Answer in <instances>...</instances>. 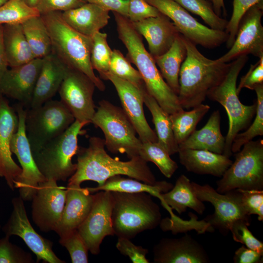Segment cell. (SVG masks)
<instances>
[{
	"mask_svg": "<svg viewBox=\"0 0 263 263\" xmlns=\"http://www.w3.org/2000/svg\"><path fill=\"white\" fill-rule=\"evenodd\" d=\"M104 140L90 138L87 147H79L76 155V169L68 180V185H79L93 181L101 186L115 175H126L144 183L154 185L157 181L147 162L136 156L127 161L113 158L105 150Z\"/></svg>",
	"mask_w": 263,
	"mask_h": 263,
	"instance_id": "6da1fadb",
	"label": "cell"
},
{
	"mask_svg": "<svg viewBox=\"0 0 263 263\" xmlns=\"http://www.w3.org/2000/svg\"><path fill=\"white\" fill-rule=\"evenodd\" d=\"M119 38L127 48V58L135 65L146 90L169 114L183 110L178 96L163 78L155 61L146 49L141 36L129 19L113 12Z\"/></svg>",
	"mask_w": 263,
	"mask_h": 263,
	"instance_id": "7a4b0ae2",
	"label": "cell"
},
{
	"mask_svg": "<svg viewBox=\"0 0 263 263\" xmlns=\"http://www.w3.org/2000/svg\"><path fill=\"white\" fill-rule=\"evenodd\" d=\"M183 38L187 56L179 72L177 96L183 109L188 110L202 104L208 92L223 80L230 62L208 58L197 49L196 45L184 36Z\"/></svg>",
	"mask_w": 263,
	"mask_h": 263,
	"instance_id": "3957f363",
	"label": "cell"
},
{
	"mask_svg": "<svg viewBox=\"0 0 263 263\" xmlns=\"http://www.w3.org/2000/svg\"><path fill=\"white\" fill-rule=\"evenodd\" d=\"M41 16L51 38L52 53L68 67L86 75L99 90L104 91L105 85L95 75L91 63L92 37L82 35L69 26L60 12Z\"/></svg>",
	"mask_w": 263,
	"mask_h": 263,
	"instance_id": "277c9868",
	"label": "cell"
},
{
	"mask_svg": "<svg viewBox=\"0 0 263 263\" xmlns=\"http://www.w3.org/2000/svg\"><path fill=\"white\" fill-rule=\"evenodd\" d=\"M111 192L113 226L118 237L131 239L160 225L162 220L160 208L150 194Z\"/></svg>",
	"mask_w": 263,
	"mask_h": 263,
	"instance_id": "5b68a950",
	"label": "cell"
},
{
	"mask_svg": "<svg viewBox=\"0 0 263 263\" xmlns=\"http://www.w3.org/2000/svg\"><path fill=\"white\" fill-rule=\"evenodd\" d=\"M248 57L241 56L230 62L229 68L221 82L211 89L207 97L220 103L225 109L228 117L229 127L225 137L223 154L230 157L232 154L231 146L236 135L247 129L255 116L257 103L245 105L240 101L237 92L238 75Z\"/></svg>",
	"mask_w": 263,
	"mask_h": 263,
	"instance_id": "8992f818",
	"label": "cell"
},
{
	"mask_svg": "<svg viewBox=\"0 0 263 263\" xmlns=\"http://www.w3.org/2000/svg\"><path fill=\"white\" fill-rule=\"evenodd\" d=\"M88 124L76 120L62 133L32 153L39 171L46 179L66 181L74 174L76 164L72 162L78 149V136L84 132L82 127Z\"/></svg>",
	"mask_w": 263,
	"mask_h": 263,
	"instance_id": "52a82bcc",
	"label": "cell"
},
{
	"mask_svg": "<svg viewBox=\"0 0 263 263\" xmlns=\"http://www.w3.org/2000/svg\"><path fill=\"white\" fill-rule=\"evenodd\" d=\"M91 123L102 130L105 146L109 151L126 153L129 159L139 156L142 142L122 108L107 100H101Z\"/></svg>",
	"mask_w": 263,
	"mask_h": 263,
	"instance_id": "ba28073f",
	"label": "cell"
},
{
	"mask_svg": "<svg viewBox=\"0 0 263 263\" xmlns=\"http://www.w3.org/2000/svg\"><path fill=\"white\" fill-rule=\"evenodd\" d=\"M75 120L61 100L51 99L39 107L27 109L25 130L32 153L64 132Z\"/></svg>",
	"mask_w": 263,
	"mask_h": 263,
	"instance_id": "9c48e42d",
	"label": "cell"
},
{
	"mask_svg": "<svg viewBox=\"0 0 263 263\" xmlns=\"http://www.w3.org/2000/svg\"><path fill=\"white\" fill-rule=\"evenodd\" d=\"M235 153V161L216 182L217 191L263 190V140H251Z\"/></svg>",
	"mask_w": 263,
	"mask_h": 263,
	"instance_id": "30bf717a",
	"label": "cell"
},
{
	"mask_svg": "<svg viewBox=\"0 0 263 263\" xmlns=\"http://www.w3.org/2000/svg\"><path fill=\"white\" fill-rule=\"evenodd\" d=\"M191 185L198 199L203 202H209L214 208V212L204 220L210 231L217 229L226 236L237 221H244L250 224L251 216L241 205L236 189L220 193L208 184L201 185L191 182Z\"/></svg>",
	"mask_w": 263,
	"mask_h": 263,
	"instance_id": "8fae6325",
	"label": "cell"
},
{
	"mask_svg": "<svg viewBox=\"0 0 263 263\" xmlns=\"http://www.w3.org/2000/svg\"><path fill=\"white\" fill-rule=\"evenodd\" d=\"M171 20L179 33L195 45L212 49L226 42L225 31L209 28L197 21L174 0H146Z\"/></svg>",
	"mask_w": 263,
	"mask_h": 263,
	"instance_id": "7c38bea8",
	"label": "cell"
},
{
	"mask_svg": "<svg viewBox=\"0 0 263 263\" xmlns=\"http://www.w3.org/2000/svg\"><path fill=\"white\" fill-rule=\"evenodd\" d=\"M18 117V126L12 138L10 149L20 164L22 172L15 183V188L19 190V196L23 201L32 200L39 185L47 180L34 159L25 130V109L20 103L14 107Z\"/></svg>",
	"mask_w": 263,
	"mask_h": 263,
	"instance_id": "4fadbf2b",
	"label": "cell"
},
{
	"mask_svg": "<svg viewBox=\"0 0 263 263\" xmlns=\"http://www.w3.org/2000/svg\"><path fill=\"white\" fill-rule=\"evenodd\" d=\"M95 86L83 73L68 67L58 90L60 100L76 120L91 123L95 112L93 94Z\"/></svg>",
	"mask_w": 263,
	"mask_h": 263,
	"instance_id": "5bb4252c",
	"label": "cell"
},
{
	"mask_svg": "<svg viewBox=\"0 0 263 263\" xmlns=\"http://www.w3.org/2000/svg\"><path fill=\"white\" fill-rule=\"evenodd\" d=\"M13 210L3 227L5 235L18 236L23 240L36 255L37 262L48 263H64L53 251V243L38 233L31 225L26 213L23 200L20 197L12 200Z\"/></svg>",
	"mask_w": 263,
	"mask_h": 263,
	"instance_id": "9a60e30c",
	"label": "cell"
},
{
	"mask_svg": "<svg viewBox=\"0 0 263 263\" xmlns=\"http://www.w3.org/2000/svg\"><path fill=\"white\" fill-rule=\"evenodd\" d=\"M112 207L111 192L98 191L94 194L89 213L77 229L92 254L100 253V245L106 236L115 235L112 219Z\"/></svg>",
	"mask_w": 263,
	"mask_h": 263,
	"instance_id": "2e32d148",
	"label": "cell"
},
{
	"mask_svg": "<svg viewBox=\"0 0 263 263\" xmlns=\"http://www.w3.org/2000/svg\"><path fill=\"white\" fill-rule=\"evenodd\" d=\"M67 188L57 181L41 183L32 200V218L43 232L55 231L60 221L66 201Z\"/></svg>",
	"mask_w": 263,
	"mask_h": 263,
	"instance_id": "e0dca14e",
	"label": "cell"
},
{
	"mask_svg": "<svg viewBox=\"0 0 263 263\" xmlns=\"http://www.w3.org/2000/svg\"><path fill=\"white\" fill-rule=\"evenodd\" d=\"M263 2L252 6L240 21L234 41L229 50L217 59L228 63L243 55L263 56Z\"/></svg>",
	"mask_w": 263,
	"mask_h": 263,
	"instance_id": "ac0fdd59",
	"label": "cell"
},
{
	"mask_svg": "<svg viewBox=\"0 0 263 263\" xmlns=\"http://www.w3.org/2000/svg\"><path fill=\"white\" fill-rule=\"evenodd\" d=\"M102 79L110 80L114 85L119 96L122 109L132 124L142 142H158L155 132L150 127L145 117L143 92L110 71L105 74Z\"/></svg>",
	"mask_w": 263,
	"mask_h": 263,
	"instance_id": "d6986e66",
	"label": "cell"
},
{
	"mask_svg": "<svg viewBox=\"0 0 263 263\" xmlns=\"http://www.w3.org/2000/svg\"><path fill=\"white\" fill-rule=\"evenodd\" d=\"M42 63V58L8 69L0 82V94L29 109Z\"/></svg>",
	"mask_w": 263,
	"mask_h": 263,
	"instance_id": "ffe728a7",
	"label": "cell"
},
{
	"mask_svg": "<svg viewBox=\"0 0 263 263\" xmlns=\"http://www.w3.org/2000/svg\"><path fill=\"white\" fill-rule=\"evenodd\" d=\"M18 126V117L4 96L0 94V177L9 188L15 189V183L21 173V167L12 157L10 144Z\"/></svg>",
	"mask_w": 263,
	"mask_h": 263,
	"instance_id": "44dd1931",
	"label": "cell"
},
{
	"mask_svg": "<svg viewBox=\"0 0 263 263\" xmlns=\"http://www.w3.org/2000/svg\"><path fill=\"white\" fill-rule=\"evenodd\" d=\"M155 263H208L209 256L203 246L190 235L179 238H164L154 245Z\"/></svg>",
	"mask_w": 263,
	"mask_h": 263,
	"instance_id": "7402d4cb",
	"label": "cell"
},
{
	"mask_svg": "<svg viewBox=\"0 0 263 263\" xmlns=\"http://www.w3.org/2000/svg\"><path fill=\"white\" fill-rule=\"evenodd\" d=\"M132 23L137 32L146 39L150 53L153 57L166 53L180 33L170 19L162 13L157 17Z\"/></svg>",
	"mask_w": 263,
	"mask_h": 263,
	"instance_id": "603a6c76",
	"label": "cell"
},
{
	"mask_svg": "<svg viewBox=\"0 0 263 263\" xmlns=\"http://www.w3.org/2000/svg\"><path fill=\"white\" fill-rule=\"evenodd\" d=\"M65 206L60 221L55 231L59 236L77 229L89 213L94 194L87 188L79 185H68Z\"/></svg>",
	"mask_w": 263,
	"mask_h": 263,
	"instance_id": "cb8c5ba5",
	"label": "cell"
},
{
	"mask_svg": "<svg viewBox=\"0 0 263 263\" xmlns=\"http://www.w3.org/2000/svg\"><path fill=\"white\" fill-rule=\"evenodd\" d=\"M68 69L53 53L42 58L30 108H36L52 99L58 91Z\"/></svg>",
	"mask_w": 263,
	"mask_h": 263,
	"instance_id": "d4e9b609",
	"label": "cell"
},
{
	"mask_svg": "<svg viewBox=\"0 0 263 263\" xmlns=\"http://www.w3.org/2000/svg\"><path fill=\"white\" fill-rule=\"evenodd\" d=\"M180 163L189 171L200 175L221 177L232 161L223 154L207 150L179 149Z\"/></svg>",
	"mask_w": 263,
	"mask_h": 263,
	"instance_id": "484cf974",
	"label": "cell"
},
{
	"mask_svg": "<svg viewBox=\"0 0 263 263\" xmlns=\"http://www.w3.org/2000/svg\"><path fill=\"white\" fill-rule=\"evenodd\" d=\"M109 11L96 4L86 2L61 13L65 22L79 33L92 37L104 27L110 19Z\"/></svg>",
	"mask_w": 263,
	"mask_h": 263,
	"instance_id": "4316f807",
	"label": "cell"
},
{
	"mask_svg": "<svg viewBox=\"0 0 263 263\" xmlns=\"http://www.w3.org/2000/svg\"><path fill=\"white\" fill-rule=\"evenodd\" d=\"M159 199L162 205L170 213L171 217L174 216L172 209L181 214L189 208L200 215L203 214L206 209L204 202L194 193L191 182L184 174L177 178L170 190L161 193Z\"/></svg>",
	"mask_w": 263,
	"mask_h": 263,
	"instance_id": "83f0119b",
	"label": "cell"
},
{
	"mask_svg": "<svg viewBox=\"0 0 263 263\" xmlns=\"http://www.w3.org/2000/svg\"><path fill=\"white\" fill-rule=\"evenodd\" d=\"M221 116L219 110L214 111L206 125L195 130L184 141L178 145L179 149L204 150L223 154L225 137L220 129Z\"/></svg>",
	"mask_w": 263,
	"mask_h": 263,
	"instance_id": "f1b7e54d",
	"label": "cell"
},
{
	"mask_svg": "<svg viewBox=\"0 0 263 263\" xmlns=\"http://www.w3.org/2000/svg\"><path fill=\"white\" fill-rule=\"evenodd\" d=\"M186 56L187 49L183 36L179 33L166 53L153 57L163 78L177 95L179 91V72Z\"/></svg>",
	"mask_w": 263,
	"mask_h": 263,
	"instance_id": "f546056e",
	"label": "cell"
},
{
	"mask_svg": "<svg viewBox=\"0 0 263 263\" xmlns=\"http://www.w3.org/2000/svg\"><path fill=\"white\" fill-rule=\"evenodd\" d=\"M3 43L10 67L26 64L35 58L20 24L2 25Z\"/></svg>",
	"mask_w": 263,
	"mask_h": 263,
	"instance_id": "4dcf8cb0",
	"label": "cell"
},
{
	"mask_svg": "<svg viewBox=\"0 0 263 263\" xmlns=\"http://www.w3.org/2000/svg\"><path fill=\"white\" fill-rule=\"evenodd\" d=\"M173 185L165 181H157L154 185L148 184L133 178L115 175L108 179L101 186L87 188L90 193L101 190L124 192H147L159 199L160 194L170 190Z\"/></svg>",
	"mask_w": 263,
	"mask_h": 263,
	"instance_id": "1f68e13d",
	"label": "cell"
},
{
	"mask_svg": "<svg viewBox=\"0 0 263 263\" xmlns=\"http://www.w3.org/2000/svg\"><path fill=\"white\" fill-rule=\"evenodd\" d=\"M143 96L144 103L152 117L158 143L170 155L178 153L179 147L174 136L169 114L162 108L146 89L143 91Z\"/></svg>",
	"mask_w": 263,
	"mask_h": 263,
	"instance_id": "d6a6232c",
	"label": "cell"
},
{
	"mask_svg": "<svg viewBox=\"0 0 263 263\" xmlns=\"http://www.w3.org/2000/svg\"><path fill=\"white\" fill-rule=\"evenodd\" d=\"M21 25L35 58H43L52 53L51 38L41 15L27 19Z\"/></svg>",
	"mask_w": 263,
	"mask_h": 263,
	"instance_id": "836d02e7",
	"label": "cell"
},
{
	"mask_svg": "<svg viewBox=\"0 0 263 263\" xmlns=\"http://www.w3.org/2000/svg\"><path fill=\"white\" fill-rule=\"evenodd\" d=\"M210 108L207 105L201 104L189 111L183 110L169 114L172 131L178 145L196 130L198 123Z\"/></svg>",
	"mask_w": 263,
	"mask_h": 263,
	"instance_id": "e575fe53",
	"label": "cell"
},
{
	"mask_svg": "<svg viewBox=\"0 0 263 263\" xmlns=\"http://www.w3.org/2000/svg\"><path fill=\"white\" fill-rule=\"evenodd\" d=\"M139 156L146 162H151L167 178H169L177 169L176 162L170 157L167 151L158 142L142 143Z\"/></svg>",
	"mask_w": 263,
	"mask_h": 263,
	"instance_id": "d590c367",
	"label": "cell"
},
{
	"mask_svg": "<svg viewBox=\"0 0 263 263\" xmlns=\"http://www.w3.org/2000/svg\"><path fill=\"white\" fill-rule=\"evenodd\" d=\"M257 95V108L253 122L247 130L238 133L234 138L231 146L232 153L240 150L246 143L253 140L258 136L263 135V83L257 85L254 89Z\"/></svg>",
	"mask_w": 263,
	"mask_h": 263,
	"instance_id": "8d00e7d4",
	"label": "cell"
},
{
	"mask_svg": "<svg viewBox=\"0 0 263 263\" xmlns=\"http://www.w3.org/2000/svg\"><path fill=\"white\" fill-rule=\"evenodd\" d=\"M40 14L25 0H8L0 6V25L20 24Z\"/></svg>",
	"mask_w": 263,
	"mask_h": 263,
	"instance_id": "74e56055",
	"label": "cell"
},
{
	"mask_svg": "<svg viewBox=\"0 0 263 263\" xmlns=\"http://www.w3.org/2000/svg\"><path fill=\"white\" fill-rule=\"evenodd\" d=\"M186 10L200 17L210 28L225 31L228 21L218 16L207 0H174Z\"/></svg>",
	"mask_w": 263,
	"mask_h": 263,
	"instance_id": "f35d334b",
	"label": "cell"
},
{
	"mask_svg": "<svg viewBox=\"0 0 263 263\" xmlns=\"http://www.w3.org/2000/svg\"><path fill=\"white\" fill-rule=\"evenodd\" d=\"M107 38V34L100 31L92 37L91 63L93 69L98 72L101 78L110 71L113 52L108 44Z\"/></svg>",
	"mask_w": 263,
	"mask_h": 263,
	"instance_id": "ab89813d",
	"label": "cell"
},
{
	"mask_svg": "<svg viewBox=\"0 0 263 263\" xmlns=\"http://www.w3.org/2000/svg\"><path fill=\"white\" fill-rule=\"evenodd\" d=\"M130 63L119 50L114 49L111 56L109 71L117 77L130 82L143 92L146 89L143 79L138 71L135 70Z\"/></svg>",
	"mask_w": 263,
	"mask_h": 263,
	"instance_id": "60d3db41",
	"label": "cell"
},
{
	"mask_svg": "<svg viewBox=\"0 0 263 263\" xmlns=\"http://www.w3.org/2000/svg\"><path fill=\"white\" fill-rule=\"evenodd\" d=\"M59 237V242L68 250L72 263H88V249L77 229L71 231Z\"/></svg>",
	"mask_w": 263,
	"mask_h": 263,
	"instance_id": "b9f144b4",
	"label": "cell"
},
{
	"mask_svg": "<svg viewBox=\"0 0 263 263\" xmlns=\"http://www.w3.org/2000/svg\"><path fill=\"white\" fill-rule=\"evenodd\" d=\"M263 1V0H233L232 16L225 29L228 36L225 42L227 48L229 49L234 41L239 24L243 17L252 6Z\"/></svg>",
	"mask_w": 263,
	"mask_h": 263,
	"instance_id": "7bdbcfd3",
	"label": "cell"
},
{
	"mask_svg": "<svg viewBox=\"0 0 263 263\" xmlns=\"http://www.w3.org/2000/svg\"><path fill=\"white\" fill-rule=\"evenodd\" d=\"M240 202L249 215H256L258 220L263 221V190L236 189Z\"/></svg>",
	"mask_w": 263,
	"mask_h": 263,
	"instance_id": "ee69618b",
	"label": "cell"
},
{
	"mask_svg": "<svg viewBox=\"0 0 263 263\" xmlns=\"http://www.w3.org/2000/svg\"><path fill=\"white\" fill-rule=\"evenodd\" d=\"M10 237L0 239V263H30L34 262L32 256L19 246L12 244Z\"/></svg>",
	"mask_w": 263,
	"mask_h": 263,
	"instance_id": "f6af8a7d",
	"label": "cell"
},
{
	"mask_svg": "<svg viewBox=\"0 0 263 263\" xmlns=\"http://www.w3.org/2000/svg\"><path fill=\"white\" fill-rule=\"evenodd\" d=\"M250 225L244 221L235 222L230 230L233 239L247 248L263 254V243L257 239L248 229V226Z\"/></svg>",
	"mask_w": 263,
	"mask_h": 263,
	"instance_id": "bcb514c9",
	"label": "cell"
},
{
	"mask_svg": "<svg viewBox=\"0 0 263 263\" xmlns=\"http://www.w3.org/2000/svg\"><path fill=\"white\" fill-rule=\"evenodd\" d=\"M161 13L146 0H129L127 18L131 22L155 17Z\"/></svg>",
	"mask_w": 263,
	"mask_h": 263,
	"instance_id": "7dc6e473",
	"label": "cell"
},
{
	"mask_svg": "<svg viewBox=\"0 0 263 263\" xmlns=\"http://www.w3.org/2000/svg\"><path fill=\"white\" fill-rule=\"evenodd\" d=\"M116 247L121 254L128 256L133 263H149L146 258L149 251L141 246L136 245L130 239L118 237Z\"/></svg>",
	"mask_w": 263,
	"mask_h": 263,
	"instance_id": "c3c4849f",
	"label": "cell"
},
{
	"mask_svg": "<svg viewBox=\"0 0 263 263\" xmlns=\"http://www.w3.org/2000/svg\"><path fill=\"white\" fill-rule=\"evenodd\" d=\"M87 2L85 0H38L36 8L40 15L47 13L63 12L79 7Z\"/></svg>",
	"mask_w": 263,
	"mask_h": 263,
	"instance_id": "681fc988",
	"label": "cell"
},
{
	"mask_svg": "<svg viewBox=\"0 0 263 263\" xmlns=\"http://www.w3.org/2000/svg\"><path fill=\"white\" fill-rule=\"evenodd\" d=\"M263 83V56L254 64H251L246 74L241 79L237 92L239 94L242 89L247 88L254 90L258 85Z\"/></svg>",
	"mask_w": 263,
	"mask_h": 263,
	"instance_id": "f907efd6",
	"label": "cell"
},
{
	"mask_svg": "<svg viewBox=\"0 0 263 263\" xmlns=\"http://www.w3.org/2000/svg\"><path fill=\"white\" fill-rule=\"evenodd\" d=\"M87 2L96 4L108 11L128 17L129 0H85Z\"/></svg>",
	"mask_w": 263,
	"mask_h": 263,
	"instance_id": "816d5d0a",
	"label": "cell"
},
{
	"mask_svg": "<svg viewBox=\"0 0 263 263\" xmlns=\"http://www.w3.org/2000/svg\"><path fill=\"white\" fill-rule=\"evenodd\" d=\"M263 255L243 245L235 251L233 260L234 263H261Z\"/></svg>",
	"mask_w": 263,
	"mask_h": 263,
	"instance_id": "f5cc1de1",
	"label": "cell"
},
{
	"mask_svg": "<svg viewBox=\"0 0 263 263\" xmlns=\"http://www.w3.org/2000/svg\"><path fill=\"white\" fill-rule=\"evenodd\" d=\"M9 66L7 56L4 50L2 25H0V82Z\"/></svg>",
	"mask_w": 263,
	"mask_h": 263,
	"instance_id": "db71d44e",
	"label": "cell"
},
{
	"mask_svg": "<svg viewBox=\"0 0 263 263\" xmlns=\"http://www.w3.org/2000/svg\"><path fill=\"white\" fill-rule=\"evenodd\" d=\"M211 1L213 10L215 13L219 17L222 15V13L224 12V14L225 15V9L224 0H210Z\"/></svg>",
	"mask_w": 263,
	"mask_h": 263,
	"instance_id": "11a10c76",
	"label": "cell"
},
{
	"mask_svg": "<svg viewBox=\"0 0 263 263\" xmlns=\"http://www.w3.org/2000/svg\"><path fill=\"white\" fill-rule=\"evenodd\" d=\"M26 2L30 6L36 7L37 5L38 0H25Z\"/></svg>",
	"mask_w": 263,
	"mask_h": 263,
	"instance_id": "9f6ffc18",
	"label": "cell"
},
{
	"mask_svg": "<svg viewBox=\"0 0 263 263\" xmlns=\"http://www.w3.org/2000/svg\"><path fill=\"white\" fill-rule=\"evenodd\" d=\"M8 0H0V6L6 2Z\"/></svg>",
	"mask_w": 263,
	"mask_h": 263,
	"instance_id": "6f0895ef",
	"label": "cell"
},
{
	"mask_svg": "<svg viewBox=\"0 0 263 263\" xmlns=\"http://www.w3.org/2000/svg\"><path fill=\"white\" fill-rule=\"evenodd\" d=\"M0 227H1V226H0Z\"/></svg>",
	"mask_w": 263,
	"mask_h": 263,
	"instance_id": "680465c9",
	"label": "cell"
},
{
	"mask_svg": "<svg viewBox=\"0 0 263 263\" xmlns=\"http://www.w3.org/2000/svg\"></svg>",
	"mask_w": 263,
	"mask_h": 263,
	"instance_id": "91938a15",
	"label": "cell"
}]
</instances>
